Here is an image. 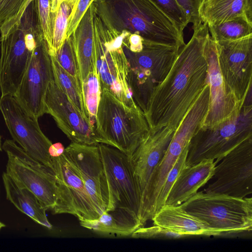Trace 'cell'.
<instances>
[{
  "mask_svg": "<svg viewBox=\"0 0 252 252\" xmlns=\"http://www.w3.org/2000/svg\"><path fill=\"white\" fill-rule=\"evenodd\" d=\"M189 41L179 50L168 74L154 90L144 114L149 129L167 127L176 130L208 84L204 52L210 34L208 26L193 25Z\"/></svg>",
  "mask_w": 252,
  "mask_h": 252,
  "instance_id": "6da1fadb",
  "label": "cell"
},
{
  "mask_svg": "<svg viewBox=\"0 0 252 252\" xmlns=\"http://www.w3.org/2000/svg\"><path fill=\"white\" fill-rule=\"evenodd\" d=\"M93 4L108 29L180 48L185 44L183 32L150 0H94Z\"/></svg>",
  "mask_w": 252,
  "mask_h": 252,
  "instance_id": "7a4b0ae2",
  "label": "cell"
},
{
  "mask_svg": "<svg viewBox=\"0 0 252 252\" xmlns=\"http://www.w3.org/2000/svg\"><path fill=\"white\" fill-rule=\"evenodd\" d=\"M43 39L36 0H33L26 7L17 24L6 35L0 37L1 95H14L36 47Z\"/></svg>",
  "mask_w": 252,
  "mask_h": 252,
  "instance_id": "3957f363",
  "label": "cell"
},
{
  "mask_svg": "<svg viewBox=\"0 0 252 252\" xmlns=\"http://www.w3.org/2000/svg\"><path fill=\"white\" fill-rule=\"evenodd\" d=\"M149 130L138 106L127 105L109 91L101 90L94 128L98 144L116 148L129 157Z\"/></svg>",
  "mask_w": 252,
  "mask_h": 252,
  "instance_id": "277c9868",
  "label": "cell"
},
{
  "mask_svg": "<svg viewBox=\"0 0 252 252\" xmlns=\"http://www.w3.org/2000/svg\"><path fill=\"white\" fill-rule=\"evenodd\" d=\"M93 48L101 90L109 91L124 104L136 106L128 83L129 63L123 42L129 34L107 28L94 12Z\"/></svg>",
  "mask_w": 252,
  "mask_h": 252,
  "instance_id": "5b68a950",
  "label": "cell"
},
{
  "mask_svg": "<svg viewBox=\"0 0 252 252\" xmlns=\"http://www.w3.org/2000/svg\"><path fill=\"white\" fill-rule=\"evenodd\" d=\"M205 223L218 236L252 232V198L203 191L180 205Z\"/></svg>",
  "mask_w": 252,
  "mask_h": 252,
  "instance_id": "8992f818",
  "label": "cell"
},
{
  "mask_svg": "<svg viewBox=\"0 0 252 252\" xmlns=\"http://www.w3.org/2000/svg\"><path fill=\"white\" fill-rule=\"evenodd\" d=\"M252 136V103L247 100L240 111L217 125L200 127L191 139L186 166L206 159L217 164L230 151Z\"/></svg>",
  "mask_w": 252,
  "mask_h": 252,
  "instance_id": "52a82bcc",
  "label": "cell"
},
{
  "mask_svg": "<svg viewBox=\"0 0 252 252\" xmlns=\"http://www.w3.org/2000/svg\"><path fill=\"white\" fill-rule=\"evenodd\" d=\"M208 108L206 100L199 97L196 100L176 129L164 157L151 173L141 194L138 218L143 226L153 218L156 202L166 176L201 127Z\"/></svg>",
  "mask_w": 252,
  "mask_h": 252,
  "instance_id": "ba28073f",
  "label": "cell"
},
{
  "mask_svg": "<svg viewBox=\"0 0 252 252\" xmlns=\"http://www.w3.org/2000/svg\"><path fill=\"white\" fill-rule=\"evenodd\" d=\"M123 49L129 63V85L136 104L144 112L153 92L168 74L180 48L144 39L139 52Z\"/></svg>",
  "mask_w": 252,
  "mask_h": 252,
  "instance_id": "9c48e42d",
  "label": "cell"
},
{
  "mask_svg": "<svg viewBox=\"0 0 252 252\" xmlns=\"http://www.w3.org/2000/svg\"><path fill=\"white\" fill-rule=\"evenodd\" d=\"M53 169L57 183L55 204L51 210L54 214H67L80 221L94 220L99 216L88 195L79 172L63 152L52 157Z\"/></svg>",
  "mask_w": 252,
  "mask_h": 252,
  "instance_id": "30bf717a",
  "label": "cell"
},
{
  "mask_svg": "<svg viewBox=\"0 0 252 252\" xmlns=\"http://www.w3.org/2000/svg\"><path fill=\"white\" fill-rule=\"evenodd\" d=\"M108 189L106 211L128 209L138 217L141 191L134 178L128 156L112 146L98 144Z\"/></svg>",
  "mask_w": 252,
  "mask_h": 252,
  "instance_id": "8fae6325",
  "label": "cell"
},
{
  "mask_svg": "<svg viewBox=\"0 0 252 252\" xmlns=\"http://www.w3.org/2000/svg\"><path fill=\"white\" fill-rule=\"evenodd\" d=\"M0 111L13 140L31 157L53 169L49 153L52 143L41 131L38 119L30 116L12 95L1 96Z\"/></svg>",
  "mask_w": 252,
  "mask_h": 252,
  "instance_id": "7c38bea8",
  "label": "cell"
},
{
  "mask_svg": "<svg viewBox=\"0 0 252 252\" xmlns=\"http://www.w3.org/2000/svg\"><path fill=\"white\" fill-rule=\"evenodd\" d=\"M216 165L215 180L204 192L244 198L252 193V136L227 154Z\"/></svg>",
  "mask_w": 252,
  "mask_h": 252,
  "instance_id": "4fadbf2b",
  "label": "cell"
},
{
  "mask_svg": "<svg viewBox=\"0 0 252 252\" xmlns=\"http://www.w3.org/2000/svg\"><path fill=\"white\" fill-rule=\"evenodd\" d=\"M220 70L228 89L245 103L252 95V34L216 42Z\"/></svg>",
  "mask_w": 252,
  "mask_h": 252,
  "instance_id": "5bb4252c",
  "label": "cell"
},
{
  "mask_svg": "<svg viewBox=\"0 0 252 252\" xmlns=\"http://www.w3.org/2000/svg\"><path fill=\"white\" fill-rule=\"evenodd\" d=\"M53 79L50 55L44 39L36 47L22 82L13 95L32 117L45 114V99Z\"/></svg>",
  "mask_w": 252,
  "mask_h": 252,
  "instance_id": "9a60e30c",
  "label": "cell"
},
{
  "mask_svg": "<svg viewBox=\"0 0 252 252\" xmlns=\"http://www.w3.org/2000/svg\"><path fill=\"white\" fill-rule=\"evenodd\" d=\"M64 152L78 170L87 192L100 216L107 207L108 189L97 145L71 142Z\"/></svg>",
  "mask_w": 252,
  "mask_h": 252,
  "instance_id": "2e32d148",
  "label": "cell"
},
{
  "mask_svg": "<svg viewBox=\"0 0 252 252\" xmlns=\"http://www.w3.org/2000/svg\"><path fill=\"white\" fill-rule=\"evenodd\" d=\"M210 90L208 109L201 127L217 125L239 113L245 103L227 87L219 66L216 43L209 34L204 48Z\"/></svg>",
  "mask_w": 252,
  "mask_h": 252,
  "instance_id": "e0dca14e",
  "label": "cell"
},
{
  "mask_svg": "<svg viewBox=\"0 0 252 252\" xmlns=\"http://www.w3.org/2000/svg\"><path fill=\"white\" fill-rule=\"evenodd\" d=\"M44 103L45 114L52 116L59 128L71 142L98 145L89 119L71 103L56 84L54 78L48 87Z\"/></svg>",
  "mask_w": 252,
  "mask_h": 252,
  "instance_id": "ac0fdd59",
  "label": "cell"
},
{
  "mask_svg": "<svg viewBox=\"0 0 252 252\" xmlns=\"http://www.w3.org/2000/svg\"><path fill=\"white\" fill-rule=\"evenodd\" d=\"M175 131L167 127L149 129L128 157L141 194L153 170L164 157Z\"/></svg>",
  "mask_w": 252,
  "mask_h": 252,
  "instance_id": "d6986e66",
  "label": "cell"
},
{
  "mask_svg": "<svg viewBox=\"0 0 252 252\" xmlns=\"http://www.w3.org/2000/svg\"><path fill=\"white\" fill-rule=\"evenodd\" d=\"M7 155L6 172L19 185L32 192L46 210H51L57 197L56 178L54 170L38 171L27 165L14 156Z\"/></svg>",
  "mask_w": 252,
  "mask_h": 252,
  "instance_id": "ffe728a7",
  "label": "cell"
},
{
  "mask_svg": "<svg viewBox=\"0 0 252 252\" xmlns=\"http://www.w3.org/2000/svg\"><path fill=\"white\" fill-rule=\"evenodd\" d=\"M216 163L213 159L204 160L180 171L167 195L165 204L180 205L212 178Z\"/></svg>",
  "mask_w": 252,
  "mask_h": 252,
  "instance_id": "44dd1931",
  "label": "cell"
},
{
  "mask_svg": "<svg viewBox=\"0 0 252 252\" xmlns=\"http://www.w3.org/2000/svg\"><path fill=\"white\" fill-rule=\"evenodd\" d=\"M151 220L154 225L189 236H218L205 223L188 213L180 205H164Z\"/></svg>",
  "mask_w": 252,
  "mask_h": 252,
  "instance_id": "7402d4cb",
  "label": "cell"
},
{
  "mask_svg": "<svg viewBox=\"0 0 252 252\" xmlns=\"http://www.w3.org/2000/svg\"><path fill=\"white\" fill-rule=\"evenodd\" d=\"M94 13L92 2L70 35L77 58L81 87L84 81L96 66L93 48Z\"/></svg>",
  "mask_w": 252,
  "mask_h": 252,
  "instance_id": "603a6c76",
  "label": "cell"
},
{
  "mask_svg": "<svg viewBox=\"0 0 252 252\" xmlns=\"http://www.w3.org/2000/svg\"><path fill=\"white\" fill-rule=\"evenodd\" d=\"M80 225L100 235L126 237L143 227L138 215L124 208L105 211L94 220L80 221Z\"/></svg>",
  "mask_w": 252,
  "mask_h": 252,
  "instance_id": "cb8c5ba5",
  "label": "cell"
},
{
  "mask_svg": "<svg viewBox=\"0 0 252 252\" xmlns=\"http://www.w3.org/2000/svg\"><path fill=\"white\" fill-rule=\"evenodd\" d=\"M2 180L7 199L19 211L37 223L51 229L46 210L42 206L36 196L27 188L19 185L6 172L2 174Z\"/></svg>",
  "mask_w": 252,
  "mask_h": 252,
  "instance_id": "d4e9b609",
  "label": "cell"
},
{
  "mask_svg": "<svg viewBox=\"0 0 252 252\" xmlns=\"http://www.w3.org/2000/svg\"><path fill=\"white\" fill-rule=\"evenodd\" d=\"M198 16L207 26L241 16L252 20V0H203Z\"/></svg>",
  "mask_w": 252,
  "mask_h": 252,
  "instance_id": "484cf974",
  "label": "cell"
},
{
  "mask_svg": "<svg viewBox=\"0 0 252 252\" xmlns=\"http://www.w3.org/2000/svg\"><path fill=\"white\" fill-rule=\"evenodd\" d=\"M208 27L210 36L216 42L235 40L252 34V20L245 16L210 25Z\"/></svg>",
  "mask_w": 252,
  "mask_h": 252,
  "instance_id": "4316f807",
  "label": "cell"
},
{
  "mask_svg": "<svg viewBox=\"0 0 252 252\" xmlns=\"http://www.w3.org/2000/svg\"><path fill=\"white\" fill-rule=\"evenodd\" d=\"M50 57L53 78L56 84L76 108L88 119L80 87L73 78L61 67L55 57L51 56Z\"/></svg>",
  "mask_w": 252,
  "mask_h": 252,
  "instance_id": "83f0119b",
  "label": "cell"
},
{
  "mask_svg": "<svg viewBox=\"0 0 252 252\" xmlns=\"http://www.w3.org/2000/svg\"><path fill=\"white\" fill-rule=\"evenodd\" d=\"M79 0H65L56 12H51L53 28L52 47L49 55L55 56L66 39L68 21L72 10Z\"/></svg>",
  "mask_w": 252,
  "mask_h": 252,
  "instance_id": "f1b7e54d",
  "label": "cell"
},
{
  "mask_svg": "<svg viewBox=\"0 0 252 252\" xmlns=\"http://www.w3.org/2000/svg\"><path fill=\"white\" fill-rule=\"evenodd\" d=\"M82 92L90 125L94 130L97 107L101 93L96 66L83 82Z\"/></svg>",
  "mask_w": 252,
  "mask_h": 252,
  "instance_id": "f546056e",
  "label": "cell"
},
{
  "mask_svg": "<svg viewBox=\"0 0 252 252\" xmlns=\"http://www.w3.org/2000/svg\"><path fill=\"white\" fill-rule=\"evenodd\" d=\"M31 2L29 0H0V36H4L20 21Z\"/></svg>",
  "mask_w": 252,
  "mask_h": 252,
  "instance_id": "4dcf8cb0",
  "label": "cell"
},
{
  "mask_svg": "<svg viewBox=\"0 0 252 252\" xmlns=\"http://www.w3.org/2000/svg\"><path fill=\"white\" fill-rule=\"evenodd\" d=\"M53 57L61 67L73 78L82 91L78 63L71 36L65 39Z\"/></svg>",
  "mask_w": 252,
  "mask_h": 252,
  "instance_id": "1f68e13d",
  "label": "cell"
},
{
  "mask_svg": "<svg viewBox=\"0 0 252 252\" xmlns=\"http://www.w3.org/2000/svg\"><path fill=\"white\" fill-rule=\"evenodd\" d=\"M188 149V147L183 151L178 157L174 166L167 174L156 202L155 214L165 204L167 195L171 187L180 171L186 166Z\"/></svg>",
  "mask_w": 252,
  "mask_h": 252,
  "instance_id": "d6a6232c",
  "label": "cell"
},
{
  "mask_svg": "<svg viewBox=\"0 0 252 252\" xmlns=\"http://www.w3.org/2000/svg\"><path fill=\"white\" fill-rule=\"evenodd\" d=\"M158 9L170 18L182 32L189 23L185 11L176 0H150Z\"/></svg>",
  "mask_w": 252,
  "mask_h": 252,
  "instance_id": "836d02e7",
  "label": "cell"
},
{
  "mask_svg": "<svg viewBox=\"0 0 252 252\" xmlns=\"http://www.w3.org/2000/svg\"><path fill=\"white\" fill-rule=\"evenodd\" d=\"M36 2L39 28L49 53L53 39L50 0H36Z\"/></svg>",
  "mask_w": 252,
  "mask_h": 252,
  "instance_id": "e575fe53",
  "label": "cell"
},
{
  "mask_svg": "<svg viewBox=\"0 0 252 252\" xmlns=\"http://www.w3.org/2000/svg\"><path fill=\"white\" fill-rule=\"evenodd\" d=\"M134 238L154 239H178L189 236L172 232L161 226L154 225L152 226L141 227L136 229L130 235Z\"/></svg>",
  "mask_w": 252,
  "mask_h": 252,
  "instance_id": "d590c367",
  "label": "cell"
},
{
  "mask_svg": "<svg viewBox=\"0 0 252 252\" xmlns=\"http://www.w3.org/2000/svg\"><path fill=\"white\" fill-rule=\"evenodd\" d=\"M94 0H79L72 10L68 21L66 38L71 35L89 6Z\"/></svg>",
  "mask_w": 252,
  "mask_h": 252,
  "instance_id": "8d00e7d4",
  "label": "cell"
},
{
  "mask_svg": "<svg viewBox=\"0 0 252 252\" xmlns=\"http://www.w3.org/2000/svg\"><path fill=\"white\" fill-rule=\"evenodd\" d=\"M186 14L189 23L193 25L201 23L198 10L203 0H176Z\"/></svg>",
  "mask_w": 252,
  "mask_h": 252,
  "instance_id": "74e56055",
  "label": "cell"
},
{
  "mask_svg": "<svg viewBox=\"0 0 252 252\" xmlns=\"http://www.w3.org/2000/svg\"><path fill=\"white\" fill-rule=\"evenodd\" d=\"M144 39L138 34L130 33L124 40L123 45L132 52H139L143 47Z\"/></svg>",
  "mask_w": 252,
  "mask_h": 252,
  "instance_id": "f35d334b",
  "label": "cell"
},
{
  "mask_svg": "<svg viewBox=\"0 0 252 252\" xmlns=\"http://www.w3.org/2000/svg\"><path fill=\"white\" fill-rule=\"evenodd\" d=\"M64 149L60 143L52 144L49 150L50 156L51 157L59 156L63 152Z\"/></svg>",
  "mask_w": 252,
  "mask_h": 252,
  "instance_id": "ab89813d",
  "label": "cell"
},
{
  "mask_svg": "<svg viewBox=\"0 0 252 252\" xmlns=\"http://www.w3.org/2000/svg\"><path fill=\"white\" fill-rule=\"evenodd\" d=\"M4 227H5V224L2 222L0 221V231L1 230V229Z\"/></svg>",
  "mask_w": 252,
  "mask_h": 252,
  "instance_id": "60d3db41",
  "label": "cell"
},
{
  "mask_svg": "<svg viewBox=\"0 0 252 252\" xmlns=\"http://www.w3.org/2000/svg\"><path fill=\"white\" fill-rule=\"evenodd\" d=\"M1 150V147H0V151Z\"/></svg>",
  "mask_w": 252,
  "mask_h": 252,
  "instance_id": "b9f144b4",
  "label": "cell"
},
{
  "mask_svg": "<svg viewBox=\"0 0 252 252\" xmlns=\"http://www.w3.org/2000/svg\"></svg>",
  "mask_w": 252,
  "mask_h": 252,
  "instance_id": "7bdbcfd3",
  "label": "cell"
}]
</instances>
